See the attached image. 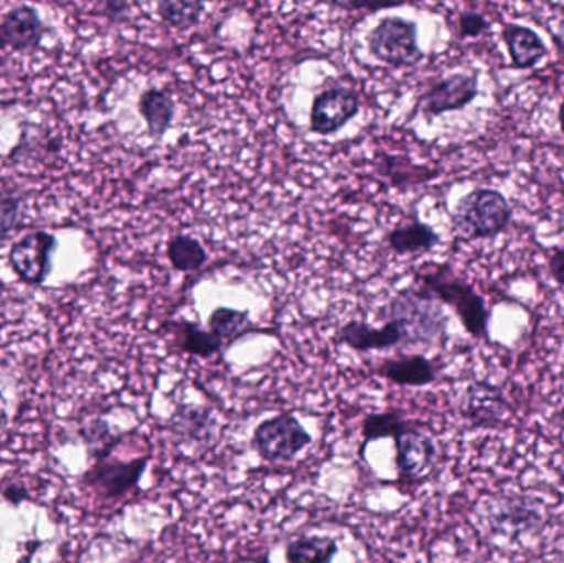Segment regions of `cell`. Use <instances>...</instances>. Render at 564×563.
I'll return each mask as SVG.
<instances>
[{
    "instance_id": "3",
    "label": "cell",
    "mask_w": 564,
    "mask_h": 563,
    "mask_svg": "<svg viewBox=\"0 0 564 563\" xmlns=\"http://www.w3.org/2000/svg\"><path fill=\"white\" fill-rule=\"evenodd\" d=\"M512 207L506 195L494 188H474L454 208L457 230L469 240L494 238L512 220Z\"/></svg>"
},
{
    "instance_id": "21",
    "label": "cell",
    "mask_w": 564,
    "mask_h": 563,
    "mask_svg": "<svg viewBox=\"0 0 564 563\" xmlns=\"http://www.w3.org/2000/svg\"><path fill=\"white\" fill-rule=\"evenodd\" d=\"M506 402L502 393L489 383H476L467 392L466 419L474 425H490L489 419H497L502 413Z\"/></svg>"
},
{
    "instance_id": "8",
    "label": "cell",
    "mask_w": 564,
    "mask_h": 563,
    "mask_svg": "<svg viewBox=\"0 0 564 563\" xmlns=\"http://www.w3.org/2000/svg\"><path fill=\"white\" fill-rule=\"evenodd\" d=\"M361 99L355 89L335 85L322 89L311 106L308 131L317 136H334L360 115Z\"/></svg>"
},
{
    "instance_id": "27",
    "label": "cell",
    "mask_w": 564,
    "mask_h": 563,
    "mask_svg": "<svg viewBox=\"0 0 564 563\" xmlns=\"http://www.w3.org/2000/svg\"><path fill=\"white\" fill-rule=\"evenodd\" d=\"M23 197L13 191L0 192V240L10 237L22 224Z\"/></svg>"
},
{
    "instance_id": "34",
    "label": "cell",
    "mask_w": 564,
    "mask_h": 563,
    "mask_svg": "<svg viewBox=\"0 0 564 563\" xmlns=\"http://www.w3.org/2000/svg\"><path fill=\"white\" fill-rule=\"evenodd\" d=\"M560 128H562V132L564 134V99L562 106H560Z\"/></svg>"
},
{
    "instance_id": "29",
    "label": "cell",
    "mask_w": 564,
    "mask_h": 563,
    "mask_svg": "<svg viewBox=\"0 0 564 563\" xmlns=\"http://www.w3.org/2000/svg\"><path fill=\"white\" fill-rule=\"evenodd\" d=\"M0 496H2L3 501L9 502L13 508H20L23 502L32 501V495H30L29 488L20 481L7 483V485L0 489Z\"/></svg>"
},
{
    "instance_id": "33",
    "label": "cell",
    "mask_w": 564,
    "mask_h": 563,
    "mask_svg": "<svg viewBox=\"0 0 564 563\" xmlns=\"http://www.w3.org/2000/svg\"><path fill=\"white\" fill-rule=\"evenodd\" d=\"M6 48H9V46H7L6 35H3L2 25H0V52H3Z\"/></svg>"
},
{
    "instance_id": "18",
    "label": "cell",
    "mask_w": 564,
    "mask_h": 563,
    "mask_svg": "<svg viewBox=\"0 0 564 563\" xmlns=\"http://www.w3.org/2000/svg\"><path fill=\"white\" fill-rule=\"evenodd\" d=\"M217 420L202 407L181 405L171 416V433L178 442L204 443L214 439Z\"/></svg>"
},
{
    "instance_id": "28",
    "label": "cell",
    "mask_w": 564,
    "mask_h": 563,
    "mask_svg": "<svg viewBox=\"0 0 564 563\" xmlns=\"http://www.w3.org/2000/svg\"><path fill=\"white\" fill-rule=\"evenodd\" d=\"M490 29V22L476 10H464L459 13V33L463 39H477Z\"/></svg>"
},
{
    "instance_id": "9",
    "label": "cell",
    "mask_w": 564,
    "mask_h": 563,
    "mask_svg": "<svg viewBox=\"0 0 564 563\" xmlns=\"http://www.w3.org/2000/svg\"><path fill=\"white\" fill-rule=\"evenodd\" d=\"M394 468L404 483L421 481L433 469L440 452L430 433L408 423L394 436Z\"/></svg>"
},
{
    "instance_id": "24",
    "label": "cell",
    "mask_w": 564,
    "mask_h": 563,
    "mask_svg": "<svg viewBox=\"0 0 564 563\" xmlns=\"http://www.w3.org/2000/svg\"><path fill=\"white\" fill-rule=\"evenodd\" d=\"M205 9V3L198 0H162L158 3V15L172 29L191 30L200 23Z\"/></svg>"
},
{
    "instance_id": "30",
    "label": "cell",
    "mask_w": 564,
    "mask_h": 563,
    "mask_svg": "<svg viewBox=\"0 0 564 563\" xmlns=\"http://www.w3.org/2000/svg\"><path fill=\"white\" fill-rule=\"evenodd\" d=\"M330 6L344 10H370V12H378V10L394 9V7L403 6V2H384V3H365V2H334Z\"/></svg>"
},
{
    "instance_id": "17",
    "label": "cell",
    "mask_w": 564,
    "mask_h": 563,
    "mask_svg": "<svg viewBox=\"0 0 564 563\" xmlns=\"http://www.w3.org/2000/svg\"><path fill=\"white\" fill-rule=\"evenodd\" d=\"M208 331L224 344L225 349L234 346L243 337L250 336V334L270 333L268 329H260L251 321L248 311L234 310V307L227 306H220L212 311L210 316H208Z\"/></svg>"
},
{
    "instance_id": "25",
    "label": "cell",
    "mask_w": 564,
    "mask_h": 563,
    "mask_svg": "<svg viewBox=\"0 0 564 563\" xmlns=\"http://www.w3.org/2000/svg\"><path fill=\"white\" fill-rule=\"evenodd\" d=\"M381 174L390 178V184L393 187L406 184H421V182L430 181L436 177V171H430L426 167H417L416 164L403 155H384L380 161Z\"/></svg>"
},
{
    "instance_id": "6",
    "label": "cell",
    "mask_w": 564,
    "mask_h": 563,
    "mask_svg": "<svg viewBox=\"0 0 564 563\" xmlns=\"http://www.w3.org/2000/svg\"><path fill=\"white\" fill-rule=\"evenodd\" d=\"M148 465L149 456L129 459V462L115 458L98 459L83 473L79 485L89 489L101 501H121L139 489V483Z\"/></svg>"
},
{
    "instance_id": "12",
    "label": "cell",
    "mask_w": 564,
    "mask_h": 563,
    "mask_svg": "<svg viewBox=\"0 0 564 563\" xmlns=\"http://www.w3.org/2000/svg\"><path fill=\"white\" fill-rule=\"evenodd\" d=\"M0 25L6 35L7 46L19 53L36 52L46 33L45 22L39 10L25 3L7 10L0 19Z\"/></svg>"
},
{
    "instance_id": "11",
    "label": "cell",
    "mask_w": 564,
    "mask_h": 563,
    "mask_svg": "<svg viewBox=\"0 0 564 563\" xmlns=\"http://www.w3.org/2000/svg\"><path fill=\"white\" fill-rule=\"evenodd\" d=\"M334 340L355 353L404 349L403 331L391 320H384L380 327L370 326L365 321H348L338 329Z\"/></svg>"
},
{
    "instance_id": "7",
    "label": "cell",
    "mask_w": 564,
    "mask_h": 563,
    "mask_svg": "<svg viewBox=\"0 0 564 563\" xmlns=\"http://www.w3.org/2000/svg\"><path fill=\"white\" fill-rule=\"evenodd\" d=\"M58 250V238L46 230H35L10 247V270L29 286H43L53 273V257Z\"/></svg>"
},
{
    "instance_id": "13",
    "label": "cell",
    "mask_w": 564,
    "mask_h": 563,
    "mask_svg": "<svg viewBox=\"0 0 564 563\" xmlns=\"http://www.w3.org/2000/svg\"><path fill=\"white\" fill-rule=\"evenodd\" d=\"M377 373L394 386L413 389L431 386L437 380L436 364L423 354H403L393 359L381 360Z\"/></svg>"
},
{
    "instance_id": "22",
    "label": "cell",
    "mask_w": 564,
    "mask_h": 563,
    "mask_svg": "<svg viewBox=\"0 0 564 563\" xmlns=\"http://www.w3.org/2000/svg\"><path fill=\"white\" fill-rule=\"evenodd\" d=\"M167 258L178 273H195L207 264L208 251L198 238L178 234L169 240Z\"/></svg>"
},
{
    "instance_id": "23",
    "label": "cell",
    "mask_w": 564,
    "mask_h": 563,
    "mask_svg": "<svg viewBox=\"0 0 564 563\" xmlns=\"http://www.w3.org/2000/svg\"><path fill=\"white\" fill-rule=\"evenodd\" d=\"M79 436L88 446L93 462H98V459L111 458L112 453L121 445L126 435L112 432L109 423L98 416V419L89 420L79 429Z\"/></svg>"
},
{
    "instance_id": "4",
    "label": "cell",
    "mask_w": 564,
    "mask_h": 563,
    "mask_svg": "<svg viewBox=\"0 0 564 563\" xmlns=\"http://www.w3.org/2000/svg\"><path fill=\"white\" fill-rule=\"evenodd\" d=\"M368 52L391 68L414 66L424 58L417 43V23L398 15H387L368 32Z\"/></svg>"
},
{
    "instance_id": "35",
    "label": "cell",
    "mask_w": 564,
    "mask_h": 563,
    "mask_svg": "<svg viewBox=\"0 0 564 563\" xmlns=\"http://www.w3.org/2000/svg\"><path fill=\"white\" fill-rule=\"evenodd\" d=\"M0 402H3V390H2V383H0Z\"/></svg>"
},
{
    "instance_id": "16",
    "label": "cell",
    "mask_w": 564,
    "mask_h": 563,
    "mask_svg": "<svg viewBox=\"0 0 564 563\" xmlns=\"http://www.w3.org/2000/svg\"><path fill=\"white\" fill-rule=\"evenodd\" d=\"M503 40L509 48L510 58L513 66L519 69H530L539 65L545 58V43L540 39L539 33L530 26L519 25V23H509L503 26Z\"/></svg>"
},
{
    "instance_id": "5",
    "label": "cell",
    "mask_w": 564,
    "mask_h": 563,
    "mask_svg": "<svg viewBox=\"0 0 564 563\" xmlns=\"http://www.w3.org/2000/svg\"><path fill=\"white\" fill-rule=\"evenodd\" d=\"M312 443V435L292 413L263 420L251 436V448L263 462L289 463Z\"/></svg>"
},
{
    "instance_id": "31",
    "label": "cell",
    "mask_w": 564,
    "mask_h": 563,
    "mask_svg": "<svg viewBox=\"0 0 564 563\" xmlns=\"http://www.w3.org/2000/svg\"><path fill=\"white\" fill-rule=\"evenodd\" d=\"M549 268L553 280L564 286V247H558L553 250L552 257H550Z\"/></svg>"
},
{
    "instance_id": "36",
    "label": "cell",
    "mask_w": 564,
    "mask_h": 563,
    "mask_svg": "<svg viewBox=\"0 0 564 563\" xmlns=\"http://www.w3.org/2000/svg\"><path fill=\"white\" fill-rule=\"evenodd\" d=\"M3 63V59H2V56H0V65H2Z\"/></svg>"
},
{
    "instance_id": "32",
    "label": "cell",
    "mask_w": 564,
    "mask_h": 563,
    "mask_svg": "<svg viewBox=\"0 0 564 563\" xmlns=\"http://www.w3.org/2000/svg\"><path fill=\"white\" fill-rule=\"evenodd\" d=\"M129 9H131V6L128 2H108L105 6V15L111 22H121L128 15Z\"/></svg>"
},
{
    "instance_id": "26",
    "label": "cell",
    "mask_w": 564,
    "mask_h": 563,
    "mask_svg": "<svg viewBox=\"0 0 564 563\" xmlns=\"http://www.w3.org/2000/svg\"><path fill=\"white\" fill-rule=\"evenodd\" d=\"M408 423L410 422L398 412L370 413V415L365 416L364 423H361V436H364L361 455H364L368 443L377 442V440L394 439Z\"/></svg>"
},
{
    "instance_id": "20",
    "label": "cell",
    "mask_w": 564,
    "mask_h": 563,
    "mask_svg": "<svg viewBox=\"0 0 564 563\" xmlns=\"http://www.w3.org/2000/svg\"><path fill=\"white\" fill-rule=\"evenodd\" d=\"M340 552L338 541L332 535H299L285 544V563H334Z\"/></svg>"
},
{
    "instance_id": "14",
    "label": "cell",
    "mask_w": 564,
    "mask_h": 563,
    "mask_svg": "<svg viewBox=\"0 0 564 563\" xmlns=\"http://www.w3.org/2000/svg\"><path fill=\"white\" fill-rule=\"evenodd\" d=\"M164 329L174 337L177 349L188 356L212 359L225 350L224 344L210 331L194 321H165Z\"/></svg>"
},
{
    "instance_id": "1",
    "label": "cell",
    "mask_w": 564,
    "mask_h": 563,
    "mask_svg": "<svg viewBox=\"0 0 564 563\" xmlns=\"http://www.w3.org/2000/svg\"><path fill=\"white\" fill-rule=\"evenodd\" d=\"M383 320L398 323L404 334V349H433L446 340L447 316L440 301L420 286L404 288L384 307Z\"/></svg>"
},
{
    "instance_id": "15",
    "label": "cell",
    "mask_w": 564,
    "mask_h": 563,
    "mask_svg": "<svg viewBox=\"0 0 564 563\" xmlns=\"http://www.w3.org/2000/svg\"><path fill=\"white\" fill-rule=\"evenodd\" d=\"M138 111L148 126L149 136L154 141H161L174 124L177 105L169 89L151 86L139 96Z\"/></svg>"
},
{
    "instance_id": "2",
    "label": "cell",
    "mask_w": 564,
    "mask_h": 563,
    "mask_svg": "<svg viewBox=\"0 0 564 563\" xmlns=\"http://www.w3.org/2000/svg\"><path fill=\"white\" fill-rule=\"evenodd\" d=\"M417 281L424 293L456 311L469 336L489 340V311L486 301L469 283L456 277L449 267L427 271Z\"/></svg>"
},
{
    "instance_id": "19",
    "label": "cell",
    "mask_w": 564,
    "mask_h": 563,
    "mask_svg": "<svg viewBox=\"0 0 564 563\" xmlns=\"http://www.w3.org/2000/svg\"><path fill=\"white\" fill-rule=\"evenodd\" d=\"M440 241V234L431 225L424 224L417 218L410 224L393 228L387 235L388 247L401 257L427 253V251L434 250Z\"/></svg>"
},
{
    "instance_id": "10",
    "label": "cell",
    "mask_w": 564,
    "mask_h": 563,
    "mask_svg": "<svg viewBox=\"0 0 564 563\" xmlns=\"http://www.w3.org/2000/svg\"><path fill=\"white\" fill-rule=\"evenodd\" d=\"M479 95V79L477 75L454 73L441 82L434 83L417 101V111L424 118L433 119L444 112L459 111L474 101Z\"/></svg>"
}]
</instances>
